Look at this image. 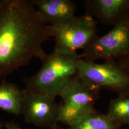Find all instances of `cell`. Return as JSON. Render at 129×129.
Masks as SVG:
<instances>
[{
  "label": "cell",
  "mask_w": 129,
  "mask_h": 129,
  "mask_svg": "<svg viewBox=\"0 0 129 129\" xmlns=\"http://www.w3.org/2000/svg\"><path fill=\"white\" fill-rule=\"evenodd\" d=\"M42 22L49 25L62 23L74 17L77 7L71 0H31Z\"/></svg>",
  "instance_id": "obj_9"
},
{
  "label": "cell",
  "mask_w": 129,
  "mask_h": 129,
  "mask_svg": "<svg viewBox=\"0 0 129 129\" xmlns=\"http://www.w3.org/2000/svg\"><path fill=\"white\" fill-rule=\"evenodd\" d=\"M97 24L95 20L85 14L49 25L51 37L55 41L54 50L69 55L78 54L79 50H85L98 37Z\"/></svg>",
  "instance_id": "obj_4"
},
{
  "label": "cell",
  "mask_w": 129,
  "mask_h": 129,
  "mask_svg": "<svg viewBox=\"0 0 129 129\" xmlns=\"http://www.w3.org/2000/svg\"><path fill=\"white\" fill-rule=\"evenodd\" d=\"M107 115L121 127L129 126V93L118 95L111 100Z\"/></svg>",
  "instance_id": "obj_12"
},
{
  "label": "cell",
  "mask_w": 129,
  "mask_h": 129,
  "mask_svg": "<svg viewBox=\"0 0 129 129\" xmlns=\"http://www.w3.org/2000/svg\"><path fill=\"white\" fill-rule=\"evenodd\" d=\"M77 75L93 88L118 95L129 93V61L105 60L102 63L78 59Z\"/></svg>",
  "instance_id": "obj_3"
},
{
  "label": "cell",
  "mask_w": 129,
  "mask_h": 129,
  "mask_svg": "<svg viewBox=\"0 0 129 129\" xmlns=\"http://www.w3.org/2000/svg\"><path fill=\"white\" fill-rule=\"evenodd\" d=\"M51 129H64V128H62V127H59V126H58L57 125H55V126H54V127H52L51 128Z\"/></svg>",
  "instance_id": "obj_14"
},
{
  "label": "cell",
  "mask_w": 129,
  "mask_h": 129,
  "mask_svg": "<svg viewBox=\"0 0 129 129\" xmlns=\"http://www.w3.org/2000/svg\"><path fill=\"white\" fill-rule=\"evenodd\" d=\"M25 90L15 84L3 81L0 83V109L11 114H23Z\"/></svg>",
  "instance_id": "obj_10"
},
{
  "label": "cell",
  "mask_w": 129,
  "mask_h": 129,
  "mask_svg": "<svg viewBox=\"0 0 129 129\" xmlns=\"http://www.w3.org/2000/svg\"><path fill=\"white\" fill-rule=\"evenodd\" d=\"M51 33L31 1L6 0L0 8V77L46 55L43 44Z\"/></svg>",
  "instance_id": "obj_1"
},
{
  "label": "cell",
  "mask_w": 129,
  "mask_h": 129,
  "mask_svg": "<svg viewBox=\"0 0 129 129\" xmlns=\"http://www.w3.org/2000/svg\"><path fill=\"white\" fill-rule=\"evenodd\" d=\"M69 129H121L107 114L95 109L85 114L69 125Z\"/></svg>",
  "instance_id": "obj_11"
},
{
  "label": "cell",
  "mask_w": 129,
  "mask_h": 129,
  "mask_svg": "<svg viewBox=\"0 0 129 129\" xmlns=\"http://www.w3.org/2000/svg\"><path fill=\"white\" fill-rule=\"evenodd\" d=\"M85 14L105 25L115 26L129 17V0H85Z\"/></svg>",
  "instance_id": "obj_8"
},
{
  "label": "cell",
  "mask_w": 129,
  "mask_h": 129,
  "mask_svg": "<svg viewBox=\"0 0 129 129\" xmlns=\"http://www.w3.org/2000/svg\"><path fill=\"white\" fill-rule=\"evenodd\" d=\"M6 0H0V8L2 7V6L4 5V4Z\"/></svg>",
  "instance_id": "obj_15"
},
{
  "label": "cell",
  "mask_w": 129,
  "mask_h": 129,
  "mask_svg": "<svg viewBox=\"0 0 129 129\" xmlns=\"http://www.w3.org/2000/svg\"><path fill=\"white\" fill-rule=\"evenodd\" d=\"M100 89L84 82L78 75L61 93L58 121L70 125L85 114L94 110Z\"/></svg>",
  "instance_id": "obj_6"
},
{
  "label": "cell",
  "mask_w": 129,
  "mask_h": 129,
  "mask_svg": "<svg viewBox=\"0 0 129 129\" xmlns=\"http://www.w3.org/2000/svg\"><path fill=\"white\" fill-rule=\"evenodd\" d=\"M6 129H22L18 125L14 123L13 122H8L5 125Z\"/></svg>",
  "instance_id": "obj_13"
},
{
  "label": "cell",
  "mask_w": 129,
  "mask_h": 129,
  "mask_svg": "<svg viewBox=\"0 0 129 129\" xmlns=\"http://www.w3.org/2000/svg\"><path fill=\"white\" fill-rule=\"evenodd\" d=\"M25 90L23 114L28 123L41 127H52L58 122L59 104L55 98Z\"/></svg>",
  "instance_id": "obj_7"
},
{
  "label": "cell",
  "mask_w": 129,
  "mask_h": 129,
  "mask_svg": "<svg viewBox=\"0 0 129 129\" xmlns=\"http://www.w3.org/2000/svg\"><path fill=\"white\" fill-rule=\"evenodd\" d=\"M2 126H3V124L2 123H0V129H1Z\"/></svg>",
  "instance_id": "obj_16"
},
{
  "label": "cell",
  "mask_w": 129,
  "mask_h": 129,
  "mask_svg": "<svg viewBox=\"0 0 129 129\" xmlns=\"http://www.w3.org/2000/svg\"><path fill=\"white\" fill-rule=\"evenodd\" d=\"M78 58L96 62L98 60L129 61V17L113 26L78 54Z\"/></svg>",
  "instance_id": "obj_5"
},
{
  "label": "cell",
  "mask_w": 129,
  "mask_h": 129,
  "mask_svg": "<svg viewBox=\"0 0 129 129\" xmlns=\"http://www.w3.org/2000/svg\"><path fill=\"white\" fill-rule=\"evenodd\" d=\"M78 54L69 55L55 51L42 59L36 74L24 78L26 89L55 98L77 76Z\"/></svg>",
  "instance_id": "obj_2"
}]
</instances>
